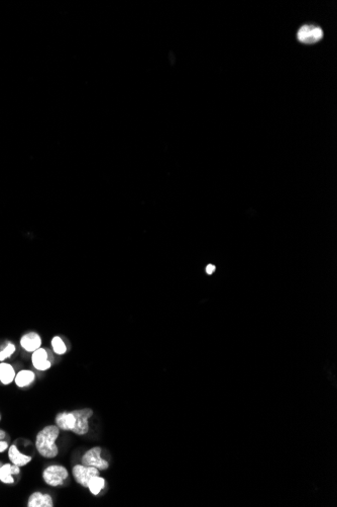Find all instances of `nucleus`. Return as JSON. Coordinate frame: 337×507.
<instances>
[{
  "instance_id": "0eeeda50",
  "label": "nucleus",
  "mask_w": 337,
  "mask_h": 507,
  "mask_svg": "<svg viewBox=\"0 0 337 507\" xmlns=\"http://www.w3.org/2000/svg\"><path fill=\"white\" fill-rule=\"evenodd\" d=\"M31 363L33 367L39 371H47L51 368L52 364L49 360V354L45 348H38L31 355Z\"/></svg>"
},
{
  "instance_id": "1a4fd4ad",
  "label": "nucleus",
  "mask_w": 337,
  "mask_h": 507,
  "mask_svg": "<svg viewBox=\"0 0 337 507\" xmlns=\"http://www.w3.org/2000/svg\"><path fill=\"white\" fill-rule=\"evenodd\" d=\"M55 421H56V425L62 429V430H69V431H73L74 427H75V423H76V417H75V414L72 412H61V413H58L56 418H55Z\"/></svg>"
},
{
  "instance_id": "f03ea898",
  "label": "nucleus",
  "mask_w": 337,
  "mask_h": 507,
  "mask_svg": "<svg viewBox=\"0 0 337 507\" xmlns=\"http://www.w3.org/2000/svg\"><path fill=\"white\" fill-rule=\"evenodd\" d=\"M68 476H69L68 470L61 465L49 466L48 468H46V470L43 473L44 481L52 487L62 486L65 480L68 478Z\"/></svg>"
},
{
  "instance_id": "4468645a",
  "label": "nucleus",
  "mask_w": 337,
  "mask_h": 507,
  "mask_svg": "<svg viewBox=\"0 0 337 507\" xmlns=\"http://www.w3.org/2000/svg\"><path fill=\"white\" fill-rule=\"evenodd\" d=\"M15 371L13 367L6 363L0 364V382L3 385H9L15 379Z\"/></svg>"
},
{
  "instance_id": "423d86ee",
  "label": "nucleus",
  "mask_w": 337,
  "mask_h": 507,
  "mask_svg": "<svg viewBox=\"0 0 337 507\" xmlns=\"http://www.w3.org/2000/svg\"><path fill=\"white\" fill-rule=\"evenodd\" d=\"M298 40L303 44H315L323 37V30L315 25H303L298 31Z\"/></svg>"
},
{
  "instance_id": "6ab92c4d",
  "label": "nucleus",
  "mask_w": 337,
  "mask_h": 507,
  "mask_svg": "<svg viewBox=\"0 0 337 507\" xmlns=\"http://www.w3.org/2000/svg\"><path fill=\"white\" fill-rule=\"evenodd\" d=\"M214 270H215V266H214V265H212V264L207 265V267H206V272H207L208 274L213 273V272H214Z\"/></svg>"
},
{
  "instance_id": "39448f33",
  "label": "nucleus",
  "mask_w": 337,
  "mask_h": 507,
  "mask_svg": "<svg viewBox=\"0 0 337 507\" xmlns=\"http://www.w3.org/2000/svg\"><path fill=\"white\" fill-rule=\"evenodd\" d=\"M73 413L76 417V423L72 432L77 435L86 434L89 431V419L93 415V410L90 408H83L74 410Z\"/></svg>"
},
{
  "instance_id": "aec40b11",
  "label": "nucleus",
  "mask_w": 337,
  "mask_h": 507,
  "mask_svg": "<svg viewBox=\"0 0 337 507\" xmlns=\"http://www.w3.org/2000/svg\"><path fill=\"white\" fill-rule=\"evenodd\" d=\"M5 436H6L5 431H4V430H2V429H0V440H4Z\"/></svg>"
},
{
  "instance_id": "2eb2a0df",
  "label": "nucleus",
  "mask_w": 337,
  "mask_h": 507,
  "mask_svg": "<svg viewBox=\"0 0 337 507\" xmlns=\"http://www.w3.org/2000/svg\"><path fill=\"white\" fill-rule=\"evenodd\" d=\"M104 487H105V479L102 478V477H100V475H99V476L93 477L90 480L87 488L89 489V491L93 495H98L102 491V489Z\"/></svg>"
},
{
  "instance_id": "7ed1b4c3",
  "label": "nucleus",
  "mask_w": 337,
  "mask_h": 507,
  "mask_svg": "<svg viewBox=\"0 0 337 507\" xmlns=\"http://www.w3.org/2000/svg\"><path fill=\"white\" fill-rule=\"evenodd\" d=\"M102 449L100 447H94L88 450L82 457L81 462L85 466L97 468L99 471H105L109 468V463L101 458Z\"/></svg>"
},
{
  "instance_id": "dca6fc26",
  "label": "nucleus",
  "mask_w": 337,
  "mask_h": 507,
  "mask_svg": "<svg viewBox=\"0 0 337 507\" xmlns=\"http://www.w3.org/2000/svg\"><path fill=\"white\" fill-rule=\"evenodd\" d=\"M52 347L54 350V352L57 354V355H65L66 352H67V346L65 344V342L62 340L61 337L59 336H55L53 339H52Z\"/></svg>"
},
{
  "instance_id": "9d476101",
  "label": "nucleus",
  "mask_w": 337,
  "mask_h": 507,
  "mask_svg": "<svg viewBox=\"0 0 337 507\" xmlns=\"http://www.w3.org/2000/svg\"><path fill=\"white\" fill-rule=\"evenodd\" d=\"M8 457L11 464L16 465L18 467H23L31 461V457L20 453L15 445H12L8 448Z\"/></svg>"
},
{
  "instance_id": "f3484780",
  "label": "nucleus",
  "mask_w": 337,
  "mask_h": 507,
  "mask_svg": "<svg viewBox=\"0 0 337 507\" xmlns=\"http://www.w3.org/2000/svg\"><path fill=\"white\" fill-rule=\"evenodd\" d=\"M15 352V345L12 343L7 344L1 352H0V362H3L4 360L10 358Z\"/></svg>"
},
{
  "instance_id": "20e7f679",
  "label": "nucleus",
  "mask_w": 337,
  "mask_h": 507,
  "mask_svg": "<svg viewBox=\"0 0 337 507\" xmlns=\"http://www.w3.org/2000/svg\"><path fill=\"white\" fill-rule=\"evenodd\" d=\"M72 473H73V476H74L76 482L85 488L88 487V484L93 477L100 475L99 470L97 468L85 466L83 464L76 465L73 468Z\"/></svg>"
},
{
  "instance_id": "f257e3e1",
  "label": "nucleus",
  "mask_w": 337,
  "mask_h": 507,
  "mask_svg": "<svg viewBox=\"0 0 337 507\" xmlns=\"http://www.w3.org/2000/svg\"><path fill=\"white\" fill-rule=\"evenodd\" d=\"M60 428L57 425H48L44 427L36 435L35 448L41 456L47 459H53L58 456L59 449L56 440L59 437Z\"/></svg>"
},
{
  "instance_id": "6e6552de",
  "label": "nucleus",
  "mask_w": 337,
  "mask_h": 507,
  "mask_svg": "<svg viewBox=\"0 0 337 507\" xmlns=\"http://www.w3.org/2000/svg\"><path fill=\"white\" fill-rule=\"evenodd\" d=\"M20 345L24 351L32 354L34 351H36L38 348L41 347L42 338L38 333L29 332V333L22 335V337L20 339Z\"/></svg>"
},
{
  "instance_id": "f8f14e48",
  "label": "nucleus",
  "mask_w": 337,
  "mask_h": 507,
  "mask_svg": "<svg viewBox=\"0 0 337 507\" xmlns=\"http://www.w3.org/2000/svg\"><path fill=\"white\" fill-rule=\"evenodd\" d=\"M28 507H53L54 502L50 494H44L41 492L32 493L27 501Z\"/></svg>"
},
{
  "instance_id": "9b49d317",
  "label": "nucleus",
  "mask_w": 337,
  "mask_h": 507,
  "mask_svg": "<svg viewBox=\"0 0 337 507\" xmlns=\"http://www.w3.org/2000/svg\"><path fill=\"white\" fill-rule=\"evenodd\" d=\"M20 473V467L13 464H4L0 467V481L4 484H13V475Z\"/></svg>"
},
{
  "instance_id": "ddd939ff",
  "label": "nucleus",
  "mask_w": 337,
  "mask_h": 507,
  "mask_svg": "<svg viewBox=\"0 0 337 507\" xmlns=\"http://www.w3.org/2000/svg\"><path fill=\"white\" fill-rule=\"evenodd\" d=\"M34 379H35V375L32 371L23 370V371H20L19 373L16 374L14 383L16 384L17 387L24 388V387H27L30 384H32Z\"/></svg>"
},
{
  "instance_id": "412c9836",
  "label": "nucleus",
  "mask_w": 337,
  "mask_h": 507,
  "mask_svg": "<svg viewBox=\"0 0 337 507\" xmlns=\"http://www.w3.org/2000/svg\"><path fill=\"white\" fill-rule=\"evenodd\" d=\"M0 420H1V416H0Z\"/></svg>"
},
{
  "instance_id": "a211bd4d",
  "label": "nucleus",
  "mask_w": 337,
  "mask_h": 507,
  "mask_svg": "<svg viewBox=\"0 0 337 507\" xmlns=\"http://www.w3.org/2000/svg\"><path fill=\"white\" fill-rule=\"evenodd\" d=\"M8 449V442L5 440H0V453L5 452Z\"/></svg>"
}]
</instances>
